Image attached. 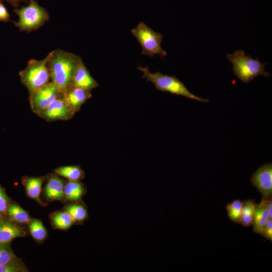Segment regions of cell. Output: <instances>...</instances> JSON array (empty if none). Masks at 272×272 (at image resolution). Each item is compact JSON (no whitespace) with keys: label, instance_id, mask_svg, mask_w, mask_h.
Masks as SVG:
<instances>
[{"label":"cell","instance_id":"8fae6325","mask_svg":"<svg viewBox=\"0 0 272 272\" xmlns=\"http://www.w3.org/2000/svg\"><path fill=\"white\" fill-rule=\"evenodd\" d=\"M28 233L25 225L15 223L6 216L0 217V244L11 243L17 238L26 237Z\"/></svg>","mask_w":272,"mask_h":272},{"label":"cell","instance_id":"52a82bcc","mask_svg":"<svg viewBox=\"0 0 272 272\" xmlns=\"http://www.w3.org/2000/svg\"><path fill=\"white\" fill-rule=\"evenodd\" d=\"M60 94L52 82L34 91L29 95L30 106L33 112L39 115Z\"/></svg>","mask_w":272,"mask_h":272},{"label":"cell","instance_id":"5b68a950","mask_svg":"<svg viewBox=\"0 0 272 272\" xmlns=\"http://www.w3.org/2000/svg\"><path fill=\"white\" fill-rule=\"evenodd\" d=\"M29 1L27 6L14 10L19 17V21L14 22V24L21 31H31L37 29L49 19L45 8L39 6L35 0Z\"/></svg>","mask_w":272,"mask_h":272},{"label":"cell","instance_id":"cb8c5ba5","mask_svg":"<svg viewBox=\"0 0 272 272\" xmlns=\"http://www.w3.org/2000/svg\"><path fill=\"white\" fill-rule=\"evenodd\" d=\"M26 265L23 260L16 256L6 263L0 266V272H28Z\"/></svg>","mask_w":272,"mask_h":272},{"label":"cell","instance_id":"277c9868","mask_svg":"<svg viewBox=\"0 0 272 272\" xmlns=\"http://www.w3.org/2000/svg\"><path fill=\"white\" fill-rule=\"evenodd\" d=\"M48 58V54L41 60L31 59L26 68L19 73L21 82L28 89L29 95L51 82L47 66Z\"/></svg>","mask_w":272,"mask_h":272},{"label":"cell","instance_id":"ffe728a7","mask_svg":"<svg viewBox=\"0 0 272 272\" xmlns=\"http://www.w3.org/2000/svg\"><path fill=\"white\" fill-rule=\"evenodd\" d=\"M26 225L29 233L38 243H42L47 239V231L40 220L31 218Z\"/></svg>","mask_w":272,"mask_h":272},{"label":"cell","instance_id":"ac0fdd59","mask_svg":"<svg viewBox=\"0 0 272 272\" xmlns=\"http://www.w3.org/2000/svg\"><path fill=\"white\" fill-rule=\"evenodd\" d=\"M49 218L51 225L54 229L66 231L75 225L71 215L62 210L51 213Z\"/></svg>","mask_w":272,"mask_h":272},{"label":"cell","instance_id":"7a4b0ae2","mask_svg":"<svg viewBox=\"0 0 272 272\" xmlns=\"http://www.w3.org/2000/svg\"><path fill=\"white\" fill-rule=\"evenodd\" d=\"M227 58L233 64L234 75L245 84H248L258 76L268 77L270 75L264 69L267 62L262 63L258 58L254 59L250 55H246L243 50H236L233 54H229L227 55Z\"/></svg>","mask_w":272,"mask_h":272},{"label":"cell","instance_id":"44dd1931","mask_svg":"<svg viewBox=\"0 0 272 272\" xmlns=\"http://www.w3.org/2000/svg\"><path fill=\"white\" fill-rule=\"evenodd\" d=\"M54 172L69 180L81 181L85 178L84 171L79 165L59 167Z\"/></svg>","mask_w":272,"mask_h":272},{"label":"cell","instance_id":"603a6c76","mask_svg":"<svg viewBox=\"0 0 272 272\" xmlns=\"http://www.w3.org/2000/svg\"><path fill=\"white\" fill-rule=\"evenodd\" d=\"M226 208L230 219L234 223H240L242 214L243 201L234 200L227 204Z\"/></svg>","mask_w":272,"mask_h":272},{"label":"cell","instance_id":"d4e9b609","mask_svg":"<svg viewBox=\"0 0 272 272\" xmlns=\"http://www.w3.org/2000/svg\"><path fill=\"white\" fill-rule=\"evenodd\" d=\"M16 256L11 248V243L0 244V266Z\"/></svg>","mask_w":272,"mask_h":272},{"label":"cell","instance_id":"d6986e66","mask_svg":"<svg viewBox=\"0 0 272 272\" xmlns=\"http://www.w3.org/2000/svg\"><path fill=\"white\" fill-rule=\"evenodd\" d=\"M6 217L10 220L22 225H26L31 219L29 213L16 201H12L7 208Z\"/></svg>","mask_w":272,"mask_h":272},{"label":"cell","instance_id":"4dcf8cb0","mask_svg":"<svg viewBox=\"0 0 272 272\" xmlns=\"http://www.w3.org/2000/svg\"><path fill=\"white\" fill-rule=\"evenodd\" d=\"M3 1H4V0H0V2H2Z\"/></svg>","mask_w":272,"mask_h":272},{"label":"cell","instance_id":"7c38bea8","mask_svg":"<svg viewBox=\"0 0 272 272\" xmlns=\"http://www.w3.org/2000/svg\"><path fill=\"white\" fill-rule=\"evenodd\" d=\"M48 176V174L38 177L24 176L22 177V184L25 187L26 195L42 207L45 205L40 198V194L42 185Z\"/></svg>","mask_w":272,"mask_h":272},{"label":"cell","instance_id":"e0dca14e","mask_svg":"<svg viewBox=\"0 0 272 272\" xmlns=\"http://www.w3.org/2000/svg\"><path fill=\"white\" fill-rule=\"evenodd\" d=\"M269 219L270 218L266 205V198L262 197L260 203L256 204L252 223L253 232L260 235Z\"/></svg>","mask_w":272,"mask_h":272},{"label":"cell","instance_id":"5bb4252c","mask_svg":"<svg viewBox=\"0 0 272 272\" xmlns=\"http://www.w3.org/2000/svg\"><path fill=\"white\" fill-rule=\"evenodd\" d=\"M98 86L82 60L75 72L72 86L91 91Z\"/></svg>","mask_w":272,"mask_h":272},{"label":"cell","instance_id":"6da1fadb","mask_svg":"<svg viewBox=\"0 0 272 272\" xmlns=\"http://www.w3.org/2000/svg\"><path fill=\"white\" fill-rule=\"evenodd\" d=\"M47 66L50 78L59 93L63 94L72 86L75 72L82 60L73 53L57 49L49 54Z\"/></svg>","mask_w":272,"mask_h":272},{"label":"cell","instance_id":"9c48e42d","mask_svg":"<svg viewBox=\"0 0 272 272\" xmlns=\"http://www.w3.org/2000/svg\"><path fill=\"white\" fill-rule=\"evenodd\" d=\"M251 184L262 195L267 198L272 195V164L268 163L260 166L250 178Z\"/></svg>","mask_w":272,"mask_h":272},{"label":"cell","instance_id":"8992f818","mask_svg":"<svg viewBox=\"0 0 272 272\" xmlns=\"http://www.w3.org/2000/svg\"><path fill=\"white\" fill-rule=\"evenodd\" d=\"M131 32L141 44L142 54L151 57L159 55L162 58L167 55V52L161 46L164 37L161 33L154 31L143 22L131 29Z\"/></svg>","mask_w":272,"mask_h":272},{"label":"cell","instance_id":"ba28073f","mask_svg":"<svg viewBox=\"0 0 272 272\" xmlns=\"http://www.w3.org/2000/svg\"><path fill=\"white\" fill-rule=\"evenodd\" d=\"M74 115L63 94H60L38 116L47 121H52L69 120Z\"/></svg>","mask_w":272,"mask_h":272},{"label":"cell","instance_id":"4316f807","mask_svg":"<svg viewBox=\"0 0 272 272\" xmlns=\"http://www.w3.org/2000/svg\"><path fill=\"white\" fill-rule=\"evenodd\" d=\"M265 239L272 241V220L269 219L260 234Z\"/></svg>","mask_w":272,"mask_h":272},{"label":"cell","instance_id":"f546056e","mask_svg":"<svg viewBox=\"0 0 272 272\" xmlns=\"http://www.w3.org/2000/svg\"><path fill=\"white\" fill-rule=\"evenodd\" d=\"M8 2L11 6L15 8V9H17L19 4L21 2H26L30 0H5Z\"/></svg>","mask_w":272,"mask_h":272},{"label":"cell","instance_id":"7402d4cb","mask_svg":"<svg viewBox=\"0 0 272 272\" xmlns=\"http://www.w3.org/2000/svg\"><path fill=\"white\" fill-rule=\"evenodd\" d=\"M254 200L247 199L243 201V210L240 223L245 227L252 225L255 210Z\"/></svg>","mask_w":272,"mask_h":272},{"label":"cell","instance_id":"4fadbf2b","mask_svg":"<svg viewBox=\"0 0 272 272\" xmlns=\"http://www.w3.org/2000/svg\"><path fill=\"white\" fill-rule=\"evenodd\" d=\"M62 94L75 114L79 111L81 106L92 97L91 91L74 86H71Z\"/></svg>","mask_w":272,"mask_h":272},{"label":"cell","instance_id":"3957f363","mask_svg":"<svg viewBox=\"0 0 272 272\" xmlns=\"http://www.w3.org/2000/svg\"><path fill=\"white\" fill-rule=\"evenodd\" d=\"M138 69L143 73L142 78L146 79V81L153 83L158 90L181 95L201 102H209L208 99L200 98L190 93L184 84L174 76L163 75L159 72L152 73L148 66H138Z\"/></svg>","mask_w":272,"mask_h":272},{"label":"cell","instance_id":"83f0119b","mask_svg":"<svg viewBox=\"0 0 272 272\" xmlns=\"http://www.w3.org/2000/svg\"><path fill=\"white\" fill-rule=\"evenodd\" d=\"M10 15L6 8L0 2V21L7 22L10 21Z\"/></svg>","mask_w":272,"mask_h":272},{"label":"cell","instance_id":"30bf717a","mask_svg":"<svg viewBox=\"0 0 272 272\" xmlns=\"http://www.w3.org/2000/svg\"><path fill=\"white\" fill-rule=\"evenodd\" d=\"M45 182L42 194V201L45 205L55 200L64 203V186L65 181L54 172L48 174Z\"/></svg>","mask_w":272,"mask_h":272},{"label":"cell","instance_id":"484cf974","mask_svg":"<svg viewBox=\"0 0 272 272\" xmlns=\"http://www.w3.org/2000/svg\"><path fill=\"white\" fill-rule=\"evenodd\" d=\"M12 201V199L8 195L5 188L0 184V217L6 216L7 209Z\"/></svg>","mask_w":272,"mask_h":272},{"label":"cell","instance_id":"f1b7e54d","mask_svg":"<svg viewBox=\"0 0 272 272\" xmlns=\"http://www.w3.org/2000/svg\"><path fill=\"white\" fill-rule=\"evenodd\" d=\"M266 205L268 215L270 219H272V198L271 197L266 198Z\"/></svg>","mask_w":272,"mask_h":272},{"label":"cell","instance_id":"2e32d148","mask_svg":"<svg viewBox=\"0 0 272 272\" xmlns=\"http://www.w3.org/2000/svg\"><path fill=\"white\" fill-rule=\"evenodd\" d=\"M62 210L71 215L75 225H83L89 217L87 206L83 200L66 202Z\"/></svg>","mask_w":272,"mask_h":272},{"label":"cell","instance_id":"9a60e30c","mask_svg":"<svg viewBox=\"0 0 272 272\" xmlns=\"http://www.w3.org/2000/svg\"><path fill=\"white\" fill-rule=\"evenodd\" d=\"M86 192V186L81 181L67 180L64 186V203L82 200Z\"/></svg>","mask_w":272,"mask_h":272}]
</instances>
